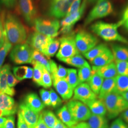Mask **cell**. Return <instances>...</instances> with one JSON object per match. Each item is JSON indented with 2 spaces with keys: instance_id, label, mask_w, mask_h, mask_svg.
Listing matches in <instances>:
<instances>
[{
  "instance_id": "38",
  "label": "cell",
  "mask_w": 128,
  "mask_h": 128,
  "mask_svg": "<svg viewBox=\"0 0 128 128\" xmlns=\"http://www.w3.org/2000/svg\"><path fill=\"white\" fill-rule=\"evenodd\" d=\"M118 75L128 76V61H115Z\"/></svg>"
},
{
  "instance_id": "61",
  "label": "cell",
  "mask_w": 128,
  "mask_h": 128,
  "mask_svg": "<svg viewBox=\"0 0 128 128\" xmlns=\"http://www.w3.org/2000/svg\"><path fill=\"white\" fill-rule=\"evenodd\" d=\"M1 4H0V10H1Z\"/></svg>"
},
{
  "instance_id": "53",
  "label": "cell",
  "mask_w": 128,
  "mask_h": 128,
  "mask_svg": "<svg viewBox=\"0 0 128 128\" xmlns=\"http://www.w3.org/2000/svg\"><path fill=\"white\" fill-rule=\"evenodd\" d=\"M70 128H91L89 126L88 124L85 122H78V124L73 126V127Z\"/></svg>"
},
{
  "instance_id": "14",
  "label": "cell",
  "mask_w": 128,
  "mask_h": 128,
  "mask_svg": "<svg viewBox=\"0 0 128 128\" xmlns=\"http://www.w3.org/2000/svg\"><path fill=\"white\" fill-rule=\"evenodd\" d=\"M17 105L14 99L6 94H0V117L15 114Z\"/></svg>"
},
{
  "instance_id": "57",
  "label": "cell",
  "mask_w": 128,
  "mask_h": 128,
  "mask_svg": "<svg viewBox=\"0 0 128 128\" xmlns=\"http://www.w3.org/2000/svg\"><path fill=\"white\" fill-rule=\"evenodd\" d=\"M6 120L7 118H5L3 117H0V128H4Z\"/></svg>"
},
{
  "instance_id": "23",
  "label": "cell",
  "mask_w": 128,
  "mask_h": 128,
  "mask_svg": "<svg viewBox=\"0 0 128 128\" xmlns=\"http://www.w3.org/2000/svg\"><path fill=\"white\" fill-rule=\"evenodd\" d=\"M56 114L60 120L68 128L73 127L78 123L73 118L66 105H64L58 110Z\"/></svg>"
},
{
  "instance_id": "22",
  "label": "cell",
  "mask_w": 128,
  "mask_h": 128,
  "mask_svg": "<svg viewBox=\"0 0 128 128\" xmlns=\"http://www.w3.org/2000/svg\"><path fill=\"white\" fill-rule=\"evenodd\" d=\"M114 92H116L115 78L104 79L98 95V98L102 100L107 96Z\"/></svg>"
},
{
  "instance_id": "20",
  "label": "cell",
  "mask_w": 128,
  "mask_h": 128,
  "mask_svg": "<svg viewBox=\"0 0 128 128\" xmlns=\"http://www.w3.org/2000/svg\"><path fill=\"white\" fill-rule=\"evenodd\" d=\"M24 102L28 107L38 114L45 107V105L35 93L32 92L28 94L25 98Z\"/></svg>"
},
{
  "instance_id": "50",
  "label": "cell",
  "mask_w": 128,
  "mask_h": 128,
  "mask_svg": "<svg viewBox=\"0 0 128 128\" xmlns=\"http://www.w3.org/2000/svg\"><path fill=\"white\" fill-rule=\"evenodd\" d=\"M4 128H15V118L13 115L7 118Z\"/></svg>"
},
{
  "instance_id": "1",
  "label": "cell",
  "mask_w": 128,
  "mask_h": 128,
  "mask_svg": "<svg viewBox=\"0 0 128 128\" xmlns=\"http://www.w3.org/2000/svg\"><path fill=\"white\" fill-rule=\"evenodd\" d=\"M5 32L8 40L12 45L25 43L27 40V28L17 16L11 12L1 14Z\"/></svg>"
},
{
  "instance_id": "24",
  "label": "cell",
  "mask_w": 128,
  "mask_h": 128,
  "mask_svg": "<svg viewBox=\"0 0 128 128\" xmlns=\"http://www.w3.org/2000/svg\"><path fill=\"white\" fill-rule=\"evenodd\" d=\"M114 57L112 51L109 48L103 53L99 55L91 62L92 66L100 67L104 66L114 62Z\"/></svg>"
},
{
  "instance_id": "7",
  "label": "cell",
  "mask_w": 128,
  "mask_h": 128,
  "mask_svg": "<svg viewBox=\"0 0 128 128\" xmlns=\"http://www.w3.org/2000/svg\"><path fill=\"white\" fill-rule=\"evenodd\" d=\"M16 12L20 14L28 25L33 26L35 20L38 17V10L33 0H18Z\"/></svg>"
},
{
  "instance_id": "44",
  "label": "cell",
  "mask_w": 128,
  "mask_h": 128,
  "mask_svg": "<svg viewBox=\"0 0 128 128\" xmlns=\"http://www.w3.org/2000/svg\"><path fill=\"white\" fill-rule=\"evenodd\" d=\"M82 0H74L69 7L66 16H68L69 15H71L77 12L81 6Z\"/></svg>"
},
{
  "instance_id": "21",
  "label": "cell",
  "mask_w": 128,
  "mask_h": 128,
  "mask_svg": "<svg viewBox=\"0 0 128 128\" xmlns=\"http://www.w3.org/2000/svg\"><path fill=\"white\" fill-rule=\"evenodd\" d=\"M110 48L114 61H128V46L112 44Z\"/></svg>"
},
{
  "instance_id": "40",
  "label": "cell",
  "mask_w": 128,
  "mask_h": 128,
  "mask_svg": "<svg viewBox=\"0 0 128 128\" xmlns=\"http://www.w3.org/2000/svg\"><path fill=\"white\" fill-rule=\"evenodd\" d=\"M27 66H16L13 68L14 76L20 81L25 79L27 74Z\"/></svg>"
},
{
  "instance_id": "46",
  "label": "cell",
  "mask_w": 128,
  "mask_h": 128,
  "mask_svg": "<svg viewBox=\"0 0 128 128\" xmlns=\"http://www.w3.org/2000/svg\"><path fill=\"white\" fill-rule=\"evenodd\" d=\"M67 74H68V69L64 68V66H62L59 65L56 76L54 78H52V79L54 78L65 79L67 76Z\"/></svg>"
},
{
  "instance_id": "39",
  "label": "cell",
  "mask_w": 128,
  "mask_h": 128,
  "mask_svg": "<svg viewBox=\"0 0 128 128\" xmlns=\"http://www.w3.org/2000/svg\"><path fill=\"white\" fill-rule=\"evenodd\" d=\"M52 84V81L50 74V72L46 68L43 67L41 86L45 88H48L51 87Z\"/></svg>"
},
{
  "instance_id": "18",
  "label": "cell",
  "mask_w": 128,
  "mask_h": 128,
  "mask_svg": "<svg viewBox=\"0 0 128 128\" xmlns=\"http://www.w3.org/2000/svg\"><path fill=\"white\" fill-rule=\"evenodd\" d=\"M10 66L6 64L0 69V94H6L14 96L16 91L12 87H10L7 82V74L10 70Z\"/></svg>"
},
{
  "instance_id": "54",
  "label": "cell",
  "mask_w": 128,
  "mask_h": 128,
  "mask_svg": "<svg viewBox=\"0 0 128 128\" xmlns=\"http://www.w3.org/2000/svg\"><path fill=\"white\" fill-rule=\"evenodd\" d=\"M33 69L32 68L27 66V74L25 77V79H31L33 78Z\"/></svg>"
},
{
  "instance_id": "26",
  "label": "cell",
  "mask_w": 128,
  "mask_h": 128,
  "mask_svg": "<svg viewBox=\"0 0 128 128\" xmlns=\"http://www.w3.org/2000/svg\"><path fill=\"white\" fill-rule=\"evenodd\" d=\"M104 80V79L98 74L92 70L91 76L89 80L87 81V84L91 88L92 90L97 96L98 95L101 90Z\"/></svg>"
},
{
  "instance_id": "59",
  "label": "cell",
  "mask_w": 128,
  "mask_h": 128,
  "mask_svg": "<svg viewBox=\"0 0 128 128\" xmlns=\"http://www.w3.org/2000/svg\"><path fill=\"white\" fill-rule=\"evenodd\" d=\"M98 0H87V4L92 5L95 4Z\"/></svg>"
},
{
  "instance_id": "10",
  "label": "cell",
  "mask_w": 128,
  "mask_h": 128,
  "mask_svg": "<svg viewBox=\"0 0 128 128\" xmlns=\"http://www.w3.org/2000/svg\"><path fill=\"white\" fill-rule=\"evenodd\" d=\"M66 106L73 118L78 122L87 120L91 115L87 105L80 101L72 100Z\"/></svg>"
},
{
  "instance_id": "8",
  "label": "cell",
  "mask_w": 128,
  "mask_h": 128,
  "mask_svg": "<svg viewBox=\"0 0 128 128\" xmlns=\"http://www.w3.org/2000/svg\"><path fill=\"white\" fill-rule=\"evenodd\" d=\"M34 50L27 43L15 45L10 53V58L17 64L32 63Z\"/></svg>"
},
{
  "instance_id": "56",
  "label": "cell",
  "mask_w": 128,
  "mask_h": 128,
  "mask_svg": "<svg viewBox=\"0 0 128 128\" xmlns=\"http://www.w3.org/2000/svg\"><path fill=\"white\" fill-rule=\"evenodd\" d=\"M122 119L128 124V108L122 113Z\"/></svg>"
},
{
  "instance_id": "25",
  "label": "cell",
  "mask_w": 128,
  "mask_h": 128,
  "mask_svg": "<svg viewBox=\"0 0 128 128\" xmlns=\"http://www.w3.org/2000/svg\"><path fill=\"white\" fill-rule=\"evenodd\" d=\"M86 105L89 108L92 114L105 116L107 110L105 104L102 100L96 99L88 102Z\"/></svg>"
},
{
  "instance_id": "4",
  "label": "cell",
  "mask_w": 128,
  "mask_h": 128,
  "mask_svg": "<svg viewBox=\"0 0 128 128\" xmlns=\"http://www.w3.org/2000/svg\"><path fill=\"white\" fill-rule=\"evenodd\" d=\"M36 32L51 38H56L59 34L60 24L58 20L53 18L38 17L33 26Z\"/></svg>"
},
{
  "instance_id": "42",
  "label": "cell",
  "mask_w": 128,
  "mask_h": 128,
  "mask_svg": "<svg viewBox=\"0 0 128 128\" xmlns=\"http://www.w3.org/2000/svg\"><path fill=\"white\" fill-rule=\"evenodd\" d=\"M121 26L128 32V3L125 7L122 15V18L119 21Z\"/></svg>"
},
{
  "instance_id": "12",
  "label": "cell",
  "mask_w": 128,
  "mask_h": 128,
  "mask_svg": "<svg viewBox=\"0 0 128 128\" xmlns=\"http://www.w3.org/2000/svg\"><path fill=\"white\" fill-rule=\"evenodd\" d=\"M74 94L73 100L80 101L86 104L98 98L86 82H82L78 84L74 88Z\"/></svg>"
},
{
  "instance_id": "27",
  "label": "cell",
  "mask_w": 128,
  "mask_h": 128,
  "mask_svg": "<svg viewBox=\"0 0 128 128\" xmlns=\"http://www.w3.org/2000/svg\"><path fill=\"white\" fill-rule=\"evenodd\" d=\"M87 124L91 128H109L108 120L103 116L92 114Z\"/></svg>"
},
{
  "instance_id": "55",
  "label": "cell",
  "mask_w": 128,
  "mask_h": 128,
  "mask_svg": "<svg viewBox=\"0 0 128 128\" xmlns=\"http://www.w3.org/2000/svg\"><path fill=\"white\" fill-rule=\"evenodd\" d=\"M52 128H68L60 120H58L55 126Z\"/></svg>"
},
{
  "instance_id": "16",
  "label": "cell",
  "mask_w": 128,
  "mask_h": 128,
  "mask_svg": "<svg viewBox=\"0 0 128 128\" xmlns=\"http://www.w3.org/2000/svg\"><path fill=\"white\" fill-rule=\"evenodd\" d=\"M87 5V0H83L79 9L77 12L66 16L61 20L60 22V28L69 27L73 28L74 25L82 17Z\"/></svg>"
},
{
  "instance_id": "2",
  "label": "cell",
  "mask_w": 128,
  "mask_h": 128,
  "mask_svg": "<svg viewBox=\"0 0 128 128\" xmlns=\"http://www.w3.org/2000/svg\"><path fill=\"white\" fill-rule=\"evenodd\" d=\"M120 26L121 25L119 22L113 23L98 21L92 23L90 29L105 41H118L128 45V40L119 33L118 30Z\"/></svg>"
},
{
  "instance_id": "33",
  "label": "cell",
  "mask_w": 128,
  "mask_h": 128,
  "mask_svg": "<svg viewBox=\"0 0 128 128\" xmlns=\"http://www.w3.org/2000/svg\"><path fill=\"white\" fill-rule=\"evenodd\" d=\"M40 114L44 122L49 128H53L58 120L55 114L49 110H43Z\"/></svg>"
},
{
  "instance_id": "17",
  "label": "cell",
  "mask_w": 128,
  "mask_h": 128,
  "mask_svg": "<svg viewBox=\"0 0 128 128\" xmlns=\"http://www.w3.org/2000/svg\"><path fill=\"white\" fill-rule=\"evenodd\" d=\"M19 112L29 128H34L39 119V114L28 107L24 103L19 105Z\"/></svg>"
},
{
  "instance_id": "60",
  "label": "cell",
  "mask_w": 128,
  "mask_h": 128,
  "mask_svg": "<svg viewBox=\"0 0 128 128\" xmlns=\"http://www.w3.org/2000/svg\"><path fill=\"white\" fill-rule=\"evenodd\" d=\"M74 0H68V2L69 3V4L70 5L72 3V2H73Z\"/></svg>"
},
{
  "instance_id": "36",
  "label": "cell",
  "mask_w": 128,
  "mask_h": 128,
  "mask_svg": "<svg viewBox=\"0 0 128 128\" xmlns=\"http://www.w3.org/2000/svg\"><path fill=\"white\" fill-rule=\"evenodd\" d=\"M12 45L8 40L5 34L4 44L0 48V69L2 67L6 56L12 49Z\"/></svg>"
},
{
  "instance_id": "48",
  "label": "cell",
  "mask_w": 128,
  "mask_h": 128,
  "mask_svg": "<svg viewBox=\"0 0 128 128\" xmlns=\"http://www.w3.org/2000/svg\"><path fill=\"white\" fill-rule=\"evenodd\" d=\"M18 0H0V3L6 8L12 9L15 8Z\"/></svg>"
},
{
  "instance_id": "9",
  "label": "cell",
  "mask_w": 128,
  "mask_h": 128,
  "mask_svg": "<svg viewBox=\"0 0 128 128\" xmlns=\"http://www.w3.org/2000/svg\"><path fill=\"white\" fill-rule=\"evenodd\" d=\"M75 41L79 52L84 54L96 46L99 40L91 33L81 30L75 34Z\"/></svg>"
},
{
  "instance_id": "32",
  "label": "cell",
  "mask_w": 128,
  "mask_h": 128,
  "mask_svg": "<svg viewBox=\"0 0 128 128\" xmlns=\"http://www.w3.org/2000/svg\"><path fill=\"white\" fill-rule=\"evenodd\" d=\"M116 91L119 94L128 92V76L117 75L115 78Z\"/></svg>"
},
{
  "instance_id": "37",
  "label": "cell",
  "mask_w": 128,
  "mask_h": 128,
  "mask_svg": "<svg viewBox=\"0 0 128 128\" xmlns=\"http://www.w3.org/2000/svg\"><path fill=\"white\" fill-rule=\"evenodd\" d=\"M33 66V81L37 84L42 86V68L44 67L37 63H32Z\"/></svg>"
},
{
  "instance_id": "13",
  "label": "cell",
  "mask_w": 128,
  "mask_h": 128,
  "mask_svg": "<svg viewBox=\"0 0 128 128\" xmlns=\"http://www.w3.org/2000/svg\"><path fill=\"white\" fill-rule=\"evenodd\" d=\"M50 38L35 31L28 37L26 42L34 50L38 51L43 54Z\"/></svg>"
},
{
  "instance_id": "28",
  "label": "cell",
  "mask_w": 128,
  "mask_h": 128,
  "mask_svg": "<svg viewBox=\"0 0 128 128\" xmlns=\"http://www.w3.org/2000/svg\"><path fill=\"white\" fill-rule=\"evenodd\" d=\"M108 46L104 43H101L97 45L91 50L88 51L83 55L84 56L90 61H92L96 57L103 53L108 48Z\"/></svg>"
},
{
  "instance_id": "6",
  "label": "cell",
  "mask_w": 128,
  "mask_h": 128,
  "mask_svg": "<svg viewBox=\"0 0 128 128\" xmlns=\"http://www.w3.org/2000/svg\"><path fill=\"white\" fill-rule=\"evenodd\" d=\"M75 33L72 32L60 38V48L56 57L60 61L80 54L75 41Z\"/></svg>"
},
{
  "instance_id": "11",
  "label": "cell",
  "mask_w": 128,
  "mask_h": 128,
  "mask_svg": "<svg viewBox=\"0 0 128 128\" xmlns=\"http://www.w3.org/2000/svg\"><path fill=\"white\" fill-rule=\"evenodd\" d=\"M70 6L68 0H50L48 15L58 20L64 18L66 15Z\"/></svg>"
},
{
  "instance_id": "51",
  "label": "cell",
  "mask_w": 128,
  "mask_h": 128,
  "mask_svg": "<svg viewBox=\"0 0 128 128\" xmlns=\"http://www.w3.org/2000/svg\"><path fill=\"white\" fill-rule=\"evenodd\" d=\"M17 128H29L27 124L24 120L20 112L18 111V122H17Z\"/></svg>"
},
{
  "instance_id": "58",
  "label": "cell",
  "mask_w": 128,
  "mask_h": 128,
  "mask_svg": "<svg viewBox=\"0 0 128 128\" xmlns=\"http://www.w3.org/2000/svg\"><path fill=\"white\" fill-rule=\"evenodd\" d=\"M121 95L125 99V100L128 102V92H126L122 93L121 94Z\"/></svg>"
},
{
  "instance_id": "31",
  "label": "cell",
  "mask_w": 128,
  "mask_h": 128,
  "mask_svg": "<svg viewBox=\"0 0 128 128\" xmlns=\"http://www.w3.org/2000/svg\"><path fill=\"white\" fill-rule=\"evenodd\" d=\"M61 61L70 66L79 68H82L88 63L86 60L80 54L75 55L69 58L61 60Z\"/></svg>"
},
{
  "instance_id": "15",
  "label": "cell",
  "mask_w": 128,
  "mask_h": 128,
  "mask_svg": "<svg viewBox=\"0 0 128 128\" xmlns=\"http://www.w3.org/2000/svg\"><path fill=\"white\" fill-rule=\"evenodd\" d=\"M53 86L64 101H68L73 96L74 89L65 79L52 78Z\"/></svg>"
},
{
  "instance_id": "3",
  "label": "cell",
  "mask_w": 128,
  "mask_h": 128,
  "mask_svg": "<svg viewBox=\"0 0 128 128\" xmlns=\"http://www.w3.org/2000/svg\"><path fill=\"white\" fill-rule=\"evenodd\" d=\"M104 102L108 118L114 119L128 108V102L122 96L114 92L104 97Z\"/></svg>"
},
{
  "instance_id": "30",
  "label": "cell",
  "mask_w": 128,
  "mask_h": 128,
  "mask_svg": "<svg viewBox=\"0 0 128 128\" xmlns=\"http://www.w3.org/2000/svg\"><path fill=\"white\" fill-rule=\"evenodd\" d=\"M48 60L49 59L48 58H47L45 55H43L40 52L34 50L32 55V64L33 63H37L40 64L46 68L50 74V60Z\"/></svg>"
},
{
  "instance_id": "35",
  "label": "cell",
  "mask_w": 128,
  "mask_h": 128,
  "mask_svg": "<svg viewBox=\"0 0 128 128\" xmlns=\"http://www.w3.org/2000/svg\"><path fill=\"white\" fill-rule=\"evenodd\" d=\"M65 79L74 90L80 84L78 77V72L75 69H68V74Z\"/></svg>"
},
{
  "instance_id": "47",
  "label": "cell",
  "mask_w": 128,
  "mask_h": 128,
  "mask_svg": "<svg viewBox=\"0 0 128 128\" xmlns=\"http://www.w3.org/2000/svg\"><path fill=\"white\" fill-rule=\"evenodd\" d=\"M110 128H128L126 124L122 118H117L115 120L110 126Z\"/></svg>"
},
{
  "instance_id": "19",
  "label": "cell",
  "mask_w": 128,
  "mask_h": 128,
  "mask_svg": "<svg viewBox=\"0 0 128 128\" xmlns=\"http://www.w3.org/2000/svg\"><path fill=\"white\" fill-rule=\"evenodd\" d=\"M92 70L98 74L104 79L115 78L118 75L114 62L100 67L92 66Z\"/></svg>"
},
{
  "instance_id": "5",
  "label": "cell",
  "mask_w": 128,
  "mask_h": 128,
  "mask_svg": "<svg viewBox=\"0 0 128 128\" xmlns=\"http://www.w3.org/2000/svg\"><path fill=\"white\" fill-rule=\"evenodd\" d=\"M113 12L114 7L110 0H98L88 14L84 22V26H86L98 19L106 17Z\"/></svg>"
},
{
  "instance_id": "41",
  "label": "cell",
  "mask_w": 128,
  "mask_h": 128,
  "mask_svg": "<svg viewBox=\"0 0 128 128\" xmlns=\"http://www.w3.org/2000/svg\"><path fill=\"white\" fill-rule=\"evenodd\" d=\"M50 92L51 106L54 108L60 106L62 104V100L53 89H51Z\"/></svg>"
},
{
  "instance_id": "43",
  "label": "cell",
  "mask_w": 128,
  "mask_h": 128,
  "mask_svg": "<svg viewBox=\"0 0 128 128\" xmlns=\"http://www.w3.org/2000/svg\"><path fill=\"white\" fill-rule=\"evenodd\" d=\"M40 93L41 96V100L43 104L46 106L51 105L50 91L42 89L40 90Z\"/></svg>"
},
{
  "instance_id": "49",
  "label": "cell",
  "mask_w": 128,
  "mask_h": 128,
  "mask_svg": "<svg viewBox=\"0 0 128 128\" xmlns=\"http://www.w3.org/2000/svg\"><path fill=\"white\" fill-rule=\"evenodd\" d=\"M4 28L2 22V20L1 16H0V48L4 44L5 40Z\"/></svg>"
},
{
  "instance_id": "52",
  "label": "cell",
  "mask_w": 128,
  "mask_h": 128,
  "mask_svg": "<svg viewBox=\"0 0 128 128\" xmlns=\"http://www.w3.org/2000/svg\"><path fill=\"white\" fill-rule=\"evenodd\" d=\"M34 128H49L44 122L43 119L42 118L41 114L40 115L38 122Z\"/></svg>"
},
{
  "instance_id": "45",
  "label": "cell",
  "mask_w": 128,
  "mask_h": 128,
  "mask_svg": "<svg viewBox=\"0 0 128 128\" xmlns=\"http://www.w3.org/2000/svg\"><path fill=\"white\" fill-rule=\"evenodd\" d=\"M20 81L15 77L11 72L10 69L9 70L7 74V82L8 86L10 87H14Z\"/></svg>"
},
{
  "instance_id": "34",
  "label": "cell",
  "mask_w": 128,
  "mask_h": 128,
  "mask_svg": "<svg viewBox=\"0 0 128 128\" xmlns=\"http://www.w3.org/2000/svg\"><path fill=\"white\" fill-rule=\"evenodd\" d=\"M92 75V68L88 63L78 71V77L80 84L86 82L89 80Z\"/></svg>"
},
{
  "instance_id": "29",
  "label": "cell",
  "mask_w": 128,
  "mask_h": 128,
  "mask_svg": "<svg viewBox=\"0 0 128 128\" xmlns=\"http://www.w3.org/2000/svg\"><path fill=\"white\" fill-rule=\"evenodd\" d=\"M60 46L59 39L56 38H51L46 49L43 53V54L50 59V57L55 56Z\"/></svg>"
}]
</instances>
